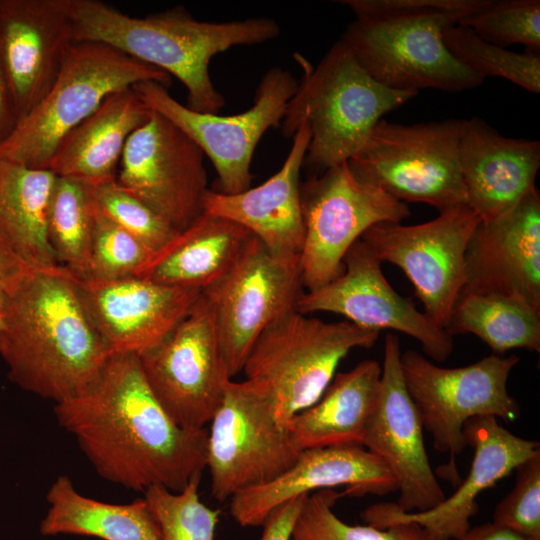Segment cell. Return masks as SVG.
<instances>
[{"label": "cell", "instance_id": "34", "mask_svg": "<svg viewBox=\"0 0 540 540\" xmlns=\"http://www.w3.org/2000/svg\"><path fill=\"white\" fill-rule=\"evenodd\" d=\"M343 495L334 489L308 494L297 516L290 540H429L415 523H396L382 528L351 525L333 511Z\"/></svg>", "mask_w": 540, "mask_h": 540}, {"label": "cell", "instance_id": "14", "mask_svg": "<svg viewBox=\"0 0 540 540\" xmlns=\"http://www.w3.org/2000/svg\"><path fill=\"white\" fill-rule=\"evenodd\" d=\"M138 357L152 393L169 417L185 429L206 428L231 378L212 309L202 294L160 342Z\"/></svg>", "mask_w": 540, "mask_h": 540}, {"label": "cell", "instance_id": "20", "mask_svg": "<svg viewBox=\"0 0 540 540\" xmlns=\"http://www.w3.org/2000/svg\"><path fill=\"white\" fill-rule=\"evenodd\" d=\"M74 43L60 0H0V66L18 121L48 93Z\"/></svg>", "mask_w": 540, "mask_h": 540}, {"label": "cell", "instance_id": "45", "mask_svg": "<svg viewBox=\"0 0 540 540\" xmlns=\"http://www.w3.org/2000/svg\"><path fill=\"white\" fill-rule=\"evenodd\" d=\"M4 330H5L4 315H3L2 312H0V343H1V340H2V337H3V334H4Z\"/></svg>", "mask_w": 540, "mask_h": 540}, {"label": "cell", "instance_id": "33", "mask_svg": "<svg viewBox=\"0 0 540 540\" xmlns=\"http://www.w3.org/2000/svg\"><path fill=\"white\" fill-rule=\"evenodd\" d=\"M443 41L455 59L482 79L500 77L529 92H540L539 52H513L483 40L461 24L448 27Z\"/></svg>", "mask_w": 540, "mask_h": 540}, {"label": "cell", "instance_id": "25", "mask_svg": "<svg viewBox=\"0 0 540 540\" xmlns=\"http://www.w3.org/2000/svg\"><path fill=\"white\" fill-rule=\"evenodd\" d=\"M293 137L282 167L264 183L236 194L209 189L203 199V212L239 224L277 256H300L304 241L300 171L310 140L306 123Z\"/></svg>", "mask_w": 540, "mask_h": 540}, {"label": "cell", "instance_id": "27", "mask_svg": "<svg viewBox=\"0 0 540 540\" xmlns=\"http://www.w3.org/2000/svg\"><path fill=\"white\" fill-rule=\"evenodd\" d=\"M380 377L381 366L371 359L335 374L321 397L286 423L296 447H363Z\"/></svg>", "mask_w": 540, "mask_h": 540}, {"label": "cell", "instance_id": "12", "mask_svg": "<svg viewBox=\"0 0 540 540\" xmlns=\"http://www.w3.org/2000/svg\"><path fill=\"white\" fill-rule=\"evenodd\" d=\"M298 85L289 71L273 67L262 77L250 109L228 116L194 111L154 81L139 82L132 88L153 112L181 129L210 159L218 176L214 191L236 194L250 188L255 148L268 129L281 124Z\"/></svg>", "mask_w": 540, "mask_h": 540}, {"label": "cell", "instance_id": "36", "mask_svg": "<svg viewBox=\"0 0 540 540\" xmlns=\"http://www.w3.org/2000/svg\"><path fill=\"white\" fill-rule=\"evenodd\" d=\"M458 24L471 28L483 40L506 47L522 44L528 51L540 49L539 0H486Z\"/></svg>", "mask_w": 540, "mask_h": 540}, {"label": "cell", "instance_id": "43", "mask_svg": "<svg viewBox=\"0 0 540 540\" xmlns=\"http://www.w3.org/2000/svg\"><path fill=\"white\" fill-rule=\"evenodd\" d=\"M27 269L0 241V283L11 281Z\"/></svg>", "mask_w": 540, "mask_h": 540}, {"label": "cell", "instance_id": "11", "mask_svg": "<svg viewBox=\"0 0 540 540\" xmlns=\"http://www.w3.org/2000/svg\"><path fill=\"white\" fill-rule=\"evenodd\" d=\"M300 196L305 230L300 266L306 291L342 273L346 252L367 229L410 216L405 202L358 179L347 162L311 176Z\"/></svg>", "mask_w": 540, "mask_h": 540}, {"label": "cell", "instance_id": "38", "mask_svg": "<svg viewBox=\"0 0 540 540\" xmlns=\"http://www.w3.org/2000/svg\"><path fill=\"white\" fill-rule=\"evenodd\" d=\"M97 209L156 253L179 233L116 179L91 186Z\"/></svg>", "mask_w": 540, "mask_h": 540}, {"label": "cell", "instance_id": "29", "mask_svg": "<svg viewBox=\"0 0 540 540\" xmlns=\"http://www.w3.org/2000/svg\"><path fill=\"white\" fill-rule=\"evenodd\" d=\"M56 177L48 169L0 159V241L28 269L59 266L46 232Z\"/></svg>", "mask_w": 540, "mask_h": 540}, {"label": "cell", "instance_id": "15", "mask_svg": "<svg viewBox=\"0 0 540 540\" xmlns=\"http://www.w3.org/2000/svg\"><path fill=\"white\" fill-rule=\"evenodd\" d=\"M467 205L416 225L383 222L361 236L380 262L399 267L412 283L426 316L447 330L464 286L465 251L479 223Z\"/></svg>", "mask_w": 540, "mask_h": 540}, {"label": "cell", "instance_id": "28", "mask_svg": "<svg viewBox=\"0 0 540 540\" xmlns=\"http://www.w3.org/2000/svg\"><path fill=\"white\" fill-rule=\"evenodd\" d=\"M252 236L231 220L203 212L154 253L137 276L202 291L227 273Z\"/></svg>", "mask_w": 540, "mask_h": 540}, {"label": "cell", "instance_id": "17", "mask_svg": "<svg viewBox=\"0 0 540 540\" xmlns=\"http://www.w3.org/2000/svg\"><path fill=\"white\" fill-rule=\"evenodd\" d=\"M296 309L302 314L331 312L364 329H390L409 335L437 362L449 358L452 335L401 296L382 273L381 262L361 239L348 249L342 273L330 282L303 292Z\"/></svg>", "mask_w": 540, "mask_h": 540}, {"label": "cell", "instance_id": "42", "mask_svg": "<svg viewBox=\"0 0 540 540\" xmlns=\"http://www.w3.org/2000/svg\"><path fill=\"white\" fill-rule=\"evenodd\" d=\"M17 123L18 116L8 83L0 66V144L10 136Z\"/></svg>", "mask_w": 540, "mask_h": 540}, {"label": "cell", "instance_id": "4", "mask_svg": "<svg viewBox=\"0 0 540 540\" xmlns=\"http://www.w3.org/2000/svg\"><path fill=\"white\" fill-rule=\"evenodd\" d=\"M486 0H344L355 19L339 39L377 82L394 90L460 92L484 79L448 51L444 31Z\"/></svg>", "mask_w": 540, "mask_h": 540}, {"label": "cell", "instance_id": "8", "mask_svg": "<svg viewBox=\"0 0 540 540\" xmlns=\"http://www.w3.org/2000/svg\"><path fill=\"white\" fill-rule=\"evenodd\" d=\"M517 355L492 354L462 367H440L415 350L401 353L406 389L434 448L448 454L438 473L454 486L461 482L456 458L467 447L465 423L474 417L493 416L512 422L520 407L509 394L507 381L519 362Z\"/></svg>", "mask_w": 540, "mask_h": 540}, {"label": "cell", "instance_id": "21", "mask_svg": "<svg viewBox=\"0 0 540 540\" xmlns=\"http://www.w3.org/2000/svg\"><path fill=\"white\" fill-rule=\"evenodd\" d=\"M499 294L540 310V195L535 188L505 214L480 220L465 251L461 294Z\"/></svg>", "mask_w": 540, "mask_h": 540}, {"label": "cell", "instance_id": "5", "mask_svg": "<svg viewBox=\"0 0 540 540\" xmlns=\"http://www.w3.org/2000/svg\"><path fill=\"white\" fill-rule=\"evenodd\" d=\"M417 94L390 89L374 80L340 40L305 76L281 122L293 136L302 122L310 140L304 164L319 174L348 162L382 117Z\"/></svg>", "mask_w": 540, "mask_h": 540}, {"label": "cell", "instance_id": "24", "mask_svg": "<svg viewBox=\"0 0 540 540\" xmlns=\"http://www.w3.org/2000/svg\"><path fill=\"white\" fill-rule=\"evenodd\" d=\"M459 167L467 205L480 220H492L536 188L540 142L502 136L479 117L465 119Z\"/></svg>", "mask_w": 540, "mask_h": 540}, {"label": "cell", "instance_id": "3", "mask_svg": "<svg viewBox=\"0 0 540 540\" xmlns=\"http://www.w3.org/2000/svg\"><path fill=\"white\" fill-rule=\"evenodd\" d=\"M76 41L99 42L176 77L187 89V107L218 114L225 105L209 74L215 55L234 46L268 42L280 34L271 18L199 21L182 6L131 17L99 0H60Z\"/></svg>", "mask_w": 540, "mask_h": 540}, {"label": "cell", "instance_id": "40", "mask_svg": "<svg viewBox=\"0 0 540 540\" xmlns=\"http://www.w3.org/2000/svg\"><path fill=\"white\" fill-rule=\"evenodd\" d=\"M307 495L292 498L275 508L263 523L261 540H290L293 526Z\"/></svg>", "mask_w": 540, "mask_h": 540}, {"label": "cell", "instance_id": "16", "mask_svg": "<svg viewBox=\"0 0 540 540\" xmlns=\"http://www.w3.org/2000/svg\"><path fill=\"white\" fill-rule=\"evenodd\" d=\"M204 157L181 129L153 112L129 137L116 180L180 232L203 213Z\"/></svg>", "mask_w": 540, "mask_h": 540}, {"label": "cell", "instance_id": "13", "mask_svg": "<svg viewBox=\"0 0 540 540\" xmlns=\"http://www.w3.org/2000/svg\"><path fill=\"white\" fill-rule=\"evenodd\" d=\"M300 256H277L254 236L234 265L201 291L209 303L230 378L261 333L295 310L303 291Z\"/></svg>", "mask_w": 540, "mask_h": 540}, {"label": "cell", "instance_id": "10", "mask_svg": "<svg viewBox=\"0 0 540 540\" xmlns=\"http://www.w3.org/2000/svg\"><path fill=\"white\" fill-rule=\"evenodd\" d=\"M207 463L212 496L220 502L271 482L300 450L276 415L270 389L252 380H229L210 422Z\"/></svg>", "mask_w": 540, "mask_h": 540}, {"label": "cell", "instance_id": "26", "mask_svg": "<svg viewBox=\"0 0 540 540\" xmlns=\"http://www.w3.org/2000/svg\"><path fill=\"white\" fill-rule=\"evenodd\" d=\"M152 113L132 87L111 93L62 139L48 170L90 186L116 179L129 137Z\"/></svg>", "mask_w": 540, "mask_h": 540}, {"label": "cell", "instance_id": "2", "mask_svg": "<svg viewBox=\"0 0 540 540\" xmlns=\"http://www.w3.org/2000/svg\"><path fill=\"white\" fill-rule=\"evenodd\" d=\"M7 302L0 354L9 379L56 403L86 390L112 354L67 269H27L3 284Z\"/></svg>", "mask_w": 540, "mask_h": 540}, {"label": "cell", "instance_id": "44", "mask_svg": "<svg viewBox=\"0 0 540 540\" xmlns=\"http://www.w3.org/2000/svg\"><path fill=\"white\" fill-rule=\"evenodd\" d=\"M6 302H7V294H6V291L3 287V285L0 283V312L3 313L4 311V308L6 306Z\"/></svg>", "mask_w": 540, "mask_h": 540}, {"label": "cell", "instance_id": "37", "mask_svg": "<svg viewBox=\"0 0 540 540\" xmlns=\"http://www.w3.org/2000/svg\"><path fill=\"white\" fill-rule=\"evenodd\" d=\"M153 254L146 245L109 220L96 207L87 268L82 279L115 280L137 276Z\"/></svg>", "mask_w": 540, "mask_h": 540}, {"label": "cell", "instance_id": "19", "mask_svg": "<svg viewBox=\"0 0 540 540\" xmlns=\"http://www.w3.org/2000/svg\"><path fill=\"white\" fill-rule=\"evenodd\" d=\"M463 434L467 446L474 449V457L465 481L461 480L450 497L422 512H404L391 502L376 503L362 512L365 523L378 528L415 523L429 540L458 537L471 527L470 518L478 510V495L540 450L538 442L514 435L493 416L469 419Z\"/></svg>", "mask_w": 540, "mask_h": 540}, {"label": "cell", "instance_id": "1", "mask_svg": "<svg viewBox=\"0 0 540 540\" xmlns=\"http://www.w3.org/2000/svg\"><path fill=\"white\" fill-rule=\"evenodd\" d=\"M59 425L105 480L134 491H182L206 469L208 430L177 425L161 407L139 357L112 353L96 380L56 403Z\"/></svg>", "mask_w": 540, "mask_h": 540}, {"label": "cell", "instance_id": "32", "mask_svg": "<svg viewBox=\"0 0 540 540\" xmlns=\"http://www.w3.org/2000/svg\"><path fill=\"white\" fill-rule=\"evenodd\" d=\"M96 206L91 186L57 176L47 211V240L59 266L85 276Z\"/></svg>", "mask_w": 540, "mask_h": 540}, {"label": "cell", "instance_id": "41", "mask_svg": "<svg viewBox=\"0 0 540 540\" xmlns=\"http://www.w3.org/2000/svg\"><path fill=\"white\" fill-rule=\"evenodd\" d=\"M450 540H535L494 522L470 527L462 535Z\"/></svg>", "mask_w": 540, "mask_h": 540}, {"label": "cell", "instance_id": "22", "mask_svg": "<svg viewBox=\"0 0 540 540\" xmlns=\"http://www.w3.org/2000/svg\"><path fill=\"white\" fill-rule=\"evenodd\" d=\"M77 284L88 316L111 353L139 355L153 347L201 295L198 289L166 286L138 276L77 278Z\"/></svg>", "mask_w": 540, "mask_h": 540}, {"label": "cell", "instance_id": "6", "mask_svg": "<svg viewBox=\"0 0 540 540\" xmlns=\"http://www.w3.org/2000/svg\"><path fill=\"white\" fill-rule=\"evenodd\" d=\"M171 76L99 42L76 41L48 93L0 144V159L48 169L62 139L111 93Z\"/></svg>", "mask_w": 540, "mask_h": 540}, {"label": "cell", "instance_id": "9", "mask_svg": "<svg viewBox=\"0 0 540 540\" xmlns=\"http://www.w3.org/2000/svg\"><path fill=\"white\" fill-rule=\"evenodd\" d=\"M463 122L406 125L381 119L348 167L402 202L425 203L439 212L467 205L459 167Z\"/></svg>", "mask_w": 540, "mask_h": 540}, {"label": "cell", "instance_id": "30", "mask_svg": "<svg viewBox=\"0 0 540 540\" xmlns=\"http://www.w3.org/2000/svg\"><path fill=\"white\" fill-rule=\"evenodd\" d=\"M46 499L48 509L41 520L43 536L77 535L102 540H162L160 527L147 501L112 504L79 493L71 479L58 476Z\"/></svg>", "mask_w": 540, "mask_h": 540}, {"label": "cell", "instance_id": "18", "mask_svg": "<svg viewBox=\"0 0 540 540\" xmlns=\"http://www.w3.org/2000/svg\"><path fill=\"white\" fill-rule=\"evenodd\" d=\"M401 353L398 336L388 333L377 400L363 447L377 455L394 475L399 491L396 505L404 512H422L446 496L428 459L422 422L405 386Z\"/></svg>", "mask_w": 540, "mask_h": 540}, {"label": "cell", "instance_id": "39", "mask_svg": "<svg viewBox=\"0 0 540 540\" xmlns=\"http://www.w3.org/2000/svg\"><path fill=\"white\" fill-rule=\"evenodd\" d=\"M515 471V485L495 507L492 522L540 540V450Z\"/></svg>", "mask_w": 540, "mask_h": 540}, {"label": "cell", "instance_id": "23", "mask_svg": "<svg viewBox=\"0 0 540 540\" xmlns=\"http://www.w3.org/2000/svg\"><path fill=\"white\" fill-rule=\"evenodd\" d=\"M338 486H345L342 494L349 496H384L398 488L387 465L364 447L313 448L301 451L296 462L271 482L234 494L229 510L240 526H261L286 501Z\"/></svg>", "mask_w": 540, "mask_h": 540}, {"label": "cell", "instance_id": "31", "mask_svg": "<svg viewBox=\"0 0 540 540\" xmlns=\"http://www.w3.org/2000/svg\"><path fill=\"white\" fill-rule=\"evenodd\" d=\"M447 331L471 333L494 354L514 348L540 351V310L514 296L461 294Z\"/></svg>", "mask_w": 540, "mask_h": 540}, {"label": "cell", "instance_id": "35", "mask_svg": "<svg viewBox=\"0 0 540 540\" xmlns=\"http://www.w3.org/2000/svg\"><path fill=\"white\" fill-rule=\"evenodd\" d=\"M201 476L193 477L180 492L154 486L144 491L161 531L162 540H216L219 510L200 499Z\"/></svg>", "mask_w": 540, "mask_h": 540}, {"label": "cell", "instance_id": "7", "mask_svg": "<svg viewBox=\"0 0 540 540\" xmlns=\"http://www.w3.org/2000/svg\"><path fill=\"white\" fill-rule=\"evenodd\" d=\"M379 333L347 320L307 317L295 309L261 333L242 371L246 379L270 389L278 420L286 425L321 397L350 351L371 348Z\"/></svg>", "mask_w": 540, "mask_h": 540}]
</instances>
